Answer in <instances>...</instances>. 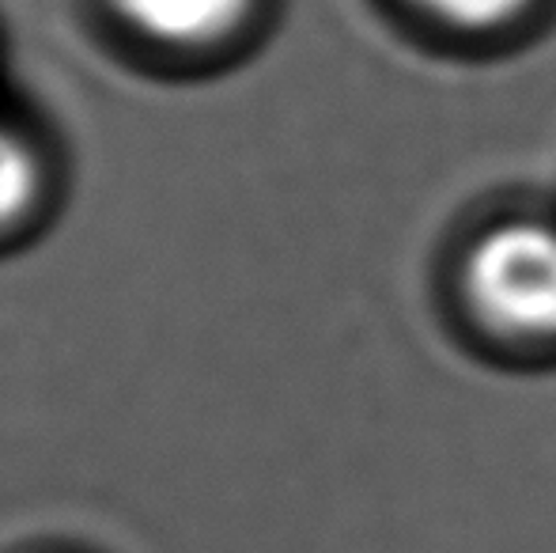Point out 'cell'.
Instances as JSON below:
<instances>
[{
	"instance_id": "cell-1",
	"label": "cell",
	"mask_w": 556,
	"mask_h": 553,
	"mask_svg": "<svg viewBox=\"0 0 556 553\" xmlns=\"http://www.w3.org/2000/svg\"><path fill=\"white\" fill-rule=\"evenodd\" d=\"M443 303L473 353L500 368H556V213L504 209L454 243Z\"/></svg>"
},
{
	"instance_id": "cell-2",
	"label": "cell",
	"mask_w": 556,
	"mask_h": 553,
	"mask_svg": "<svg viewBox=\"0 0 556 553\" xmlns=\"http://www.w3.org/2000/svg\"><path fill=\"white\" fill-rule=\"evenodd\" d=\"M132 30L170 46H201L231 35L254 0H111Z\"/></svg>"
},
{
	"instance_id": "cell-4",
	"label": "cell",
	"mask_w": 556,
	"mask_h": 553,
	"mask_svg": "<svg viewBox=\"0 0 556 553\" xmlns=\"http://www.w3.org/2000/svg\"><path fill=\"white\" fill-rule=\"evenodd\" d=\"M425 15L458 30H496L534 8V0H409Z\"/></svg>"
},
{
	"instance_id": "cell-3",
	"label": "cell",
	"mask_w": 556,
	"mask_h": 553,
	"mask_svg": "<svg viewBox=\"0 0 556 553\" xmlns=\"http://www.w3.org/2000/svg\"><path fill=\"white\" fill-rule=\"evenodd\" d=\"M38 193V163L15 129L0 122V224L15 221Z\"/></svg>"
}]
</instances>
